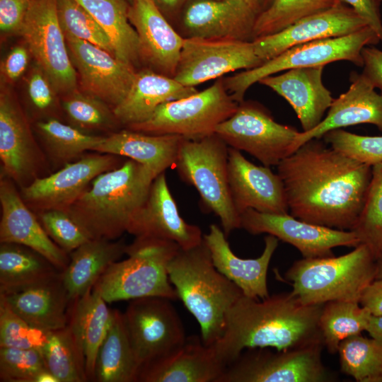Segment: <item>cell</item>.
Instances as JSON below:
<instances>
[{"label": "cell", "mask_w": 382, "mask_h": 382, "mask_svg": "<svg viewBox=\"0 0 382 382\" xmlns=\"http://www.w3.org/2000/svg\"><path fill=\"white\" fill-rule=\"evenodd\" d=\"M371 167L334 149L322 138H315L281 161L277 173L291 216L352 231L366 200Z\"/></svg>", "instance_id": "cell-1"}, {"label": "cell", "mask_w": 382, "mask_h": 382, "mask_svg": "<svg viewBox=\"0 0 382 382\" xmlns=\"http://www.w3.org/2000/svg\"><path fill=\"white\" fill-rule=\"evenodd\" d=\"M323 306L304 304L291 291L264 299L243 294L228 312L224 331L212 345L226 366L249 348L281 351L324 346L319 325Z\"/></svg>", "instance_id": "cell-2"}, {"label": "cell", "mask_w": 382, "mask_h": 382, "mask_svg": "<svg viewBox=\"0 0 382 382\" xmlns=\"http://www.w3.org/2000/svg\"><path fill=\"white\" fill-rule=\"evenodd\" d=\"M157 175L132 159L98 175L67 210L91 238L116 240L144 204Z\"/></svg>", "instance_id": "cell-3"}, {"label": "cell", "mask_w": 382, "mask_h": 382, "mask_svg": "<svg viewBox=\"0 0 382 382\" xmlns=\"http://www.w3.org/2000/svg\"><path fill=\"white\" fill-rule=\"evenodd\" d=\"M170 283L200 327L201 339L214 345L222 335L226 315L243 295L241 290L214 266L204 239L181 249L168 265Z\"/></svg>", "instance_id": "cell-4"}, {"label": "cell", "mask_w": 382, "mask_h": 382, "mask_svg": "<svg viewBox=\"0 0 382 382\" xmlns=\"http://www.w3.org/2000/svg\"><path fill=\"white\" fill-rule=\"evenodd\" d=\"M375 277L376 258L363 243L339 257H303L284 274L291 292L306 305L332 301L359 303L364 290Z\"/></svg>", "instance_id": "cell-5"}, {"label": "cell", "mask_w": 382, "mask_h": 382, "mask_svg": "<svg viewBox=\"0 0 382 382\" xmlns=\"http://www.w3.org/2000/svg\"><path fill=\"white\" fill-rule=\"evenodd\" d=\"M180 248L169 241L135 238L127 246L128 257L111 264L93 288L108 303L151 296L177 300L168 265Z\"/></svg>", "instance_id": "cell-6"}, {"label": "cell", "mask_w": 382, "mask_h": 382, "mask_svg": "<svg viewBox=\"0 0 382 382\" xmlns=\"http://www.w3.org/2000/svg\"><path fill=\"white\" fill-rule=\"evenodd\" d=\"M228 145L215 133L200 139H184L175 165L180 178L199 192L203 204L217 217L228 236L241 228L231 198Z\"/></svg>", "instance_id": "cell-7"}, {"label": "cell", "mask_w": 382, "mask_h": 382, "mask_svg": "<svg viewBox=\"0 0 382 382\" xmlns=\"http://www.w3.org/2000/svg\"><path fill=\"white\" fill-rule=\"evenodd\" d=\"M378 43L380 40L377 34L367 25L347 35L294 46L255 68L246 69L224 79V83L233 99L240 103L243 101L246 91L253 84L282 71L325 66L329 63L342 60L363 66V48Z\"/></svg>", "instance_id": "cell-8"}, {"label": "cell", "mask_w": 382, "mask_h": 382, "mask_svg": "<svg viewBox=\"0 0 382 382\" xmlns=\"http://www.w3.org/2000/svg\"><path fill=\"white\" fill-rule=\"evenodd\" d=\"M238 104L219 79L201 92L159 105L146 120L127 127L150 134L200 139L214 134L216 127L236 112Z\"/></svg>", "instance_id": "cell-9"}, {"label": "cell", "mask_w": 382, "mask_h": 382, "mask_svg": "<svg viewBox=\"0 0 382 382\" xmlns=\"http://www.w3.org/2000/svg\"><path fill=\"white\" fill-rule=\"evenodd\" d=\"M323 345L290 350L249 348L228 365L218 382H325Z\"/></svg>", "instance_id": "cell-10"}, {"label": "cell", "mask_w": 382, "mask_h": 382, "mask_svg": "<svg viewBox=\"0 0 382 382\" xmlns=\"http://www.w3.org/2000/svg\"><path fill=\"white\" fill-rule=\"evenodd\" d=\"M171 301L158 296L136 299L129 301L123 313L139 371L173 353L187 340Z\"/></svg>", "instance_id": "cell-11"}, {"label": "cell", "mask_w": 382, "mask_h": 382, "mask_svg": "<svg viewBox=\"0 0 382 382\" xmlns=\"http://www.w3.org/2000/svg\"><path fill=\"white\" fill-rule=\"evenodd\" d=\"M296 128L277 122L264 108L241 102L236 112L215 129L229 147L243 151L265 166H277L292 154Z\"/></svg>", "instance_id": "cell-12"}, {"label": "cell", "mask_w": 382, "mask_h": 382, "mask_svg": "<svg viewBox=\"0 0 382 382\" xmlns=\"http://www.w3.org/2000/svg\"><path fill=\"white\" fill-rule=\"evenodd\" d=\"M57 92L76 91V72L59 23L57 0H31L19 32Z\"/></svg>", "instance_id": "cell-13"}, {"label": "cell", "mask_w": 382, "mask_h": 382, "mask_svg": "<svg viewBox=\"0 0 382 382\" xmlns=\"http://www.w3.org/2000/svg\"><path fill=\"white\" fill-rule=\"evenodd\" d=\"M263 62L253 41L190 37L184 39L173 78L194 87L230 71L250 69Z\"/></svg>", "instance_id": "cell-14"}, {"label": "cell", "mask_w": 382, "mask_h": 382, "mask_svg": "<svg viewBox=\"0 0 382 382\" xmlns=\"http://www.w3.org/2000/svg\"><path fill=\"white\" fill-rule=\"evenodd\" d=\"M119 157L98 152L83 156L21 187V197L36 214L51 209L67 211L98 175L122 165Z\"/></svg>", "instance_id": "cell-15"}, {"label": "cell", "mask_w": 382, "mask_h": 382, "mask_svg": "<svg viewBox=\"0 0 382 382\" xmlns=\"http://www.w3.org/2000/svg\"><path fill=\"white\" fill-rule=\"evenodd\" d=\"M241 228L250 234L267 233L294 246L303 258L334 255L339 246L356 247L353 231L332 228L304 221L290 214H268L248 209L240 215Z\"/></svg>", "instance_id": "cell-16"}, {"label": "cell", "mask_w": 382, "mask_h": 382, "mask_svg": "<svg viewBox=\"0 0 382 382\" xmlns=\"http://www.w3.org/2000/svg\"><path fill=\"white\" fill-rule=\"evenodd\" d=\"M0 159L1 177L21 187L41 177L47 163L24 113L6 91L0 96Z\"/></svg>", "instance_id": "cell-17"}, {"label": "cell", "mask_w": 382, "mask_h": 382, "mask_svg": "<svg viewBox=\"0 0 382 382\" xmlns=\"http://www.w3.org/2000/svg\"><path fill=\"white\" fill-rule=\"evenodd\" d=\"M84 91L112 108L127 95L137 72L108 51L87 41L64 36Z\"/></svg>", "instance_id": "cell-18"}, {"label": "cell", "mask_w": 382, "mask_h": 382, "mask_svg": "<svg viewBox=\"0 0 382 382\" xmlns=\"http://www.w3.org/2000/svg\"><path fill=\"white\" fill-rule=\"evenodd\" d=\"M368 25L352 8L339 1L332 7L304 17L274 34L253 40L257 57L270 60L306 42L347 35Z\"/></svg>", "instance_id": "cell-19"}, {"label": "cell", "mask_w": 382, "mask_h": 382, "mask_svg": "<svg viewBox=\"0 0 382 382\" xmlns=\"http://www.w3.org/2000/svg\"><path fill=\"white\" fill-rule=\"evenodd\" d=\"M127 232L135 238L172 241L183 250L199 245L204 236L198 226L187 223L180 215L165 172L154 180L144 204L132 219Z\"/></svg>", "instance_id": "cell-20"}, {"label": "cell", "mask_w": 382, "mask_h": 382, "mask_svg": "<svg viewBox=\"0 0 382 382\" xmlns=\"http://www.w3.org/2000/svg\"><path fill=\"white\" fill-rule=\"evenodd\" d=\"M228 173L231 198L239 215L248 209L289 213L283 183L270 167L255 165L241 151L228 146Z\"/></svg>", "instance_id": "cell-21"}, {"label": "cell", "mask_w": 382, "mask_h": 382, "mask_svg": "<svg viewBox=\"0 0 382 382\" xmlns=\"http://www.w3.org/2000/svg\"><path fill=\"white\" fill-rule=\"evenodd\" d=\"M13 183L8 178L1 177L0 242L28 247L63 271L69 264V254L50 238Z\"/></svg>", "instance_id": "cell-22"}, {"label": "cell", "mask_w": 382, "mask_h": 382, "mask_svg": "<svg viewBox=\"0 0 382 382\" xmlns=\"http://www.w3.org/2000/svg\"><path fill=\"white\" fill-rule=\"evenodd\" d=\"M348 90L334 99L325 117L308 132H300L292 153L311 139H320L328 132L359 124H371L382 131V93L363 74L353 72Z\"/></svg>", "instance_id": "cell-23"}, {"label": "cell", "mask_w": 382, "mask_h": 382, "mask_svg": "<svg viewBox=\"0 0 382 382\" xmlns=\"http://www.w3.org/2000/svg\"><path fill=\"white\" fill-rule=\"evenodd\" d=\"M203 239L208 247L215 267L233 282L245 296L264 299L270 296L267 274L279 239L267 234L261 255L253 259L238 257L231 250L223 229L211 224Z\"/></svg>", "instance_id": "cell-24"}, {"label": "cell", "mask_w": 382, "mask_h": 382, "mask_svg": "<svg viewBox=\"0 0 382 382\" xmlns=\"http://www.w3.org/2000/svg\"><path fill=\"white\" fill-rule=\"evenodd\" d=\"M258 15L248 0H200L189 6L184 24L190 37L253 41Z\"/></svg>", "instance_id": "cell-25"}, {"label": "cell", "mask_w": 382, "mask_h": 382, "mask_svg": "<svg viewBox=\"0 0 382 382\" xmlns=\"http://www.w3.org/2000/svg\"><path fill=\"white\" fill-rule=\"evenodd\" d=\"M213 345L187 337L170 355L140 369L139 382H218L226 369Z\"/></svg>", "instance_id": "cell-26"}, {"label": "cell", "mask_w": 382, "mask_h": 382, "mask_svg": "<svg viewBox=\"0 0 382 382\" xmlns=\"http://www.w3.org/2000/svg\"><path fill=\"white\" fill-rule=\"evenodd\" d=\"M128 17L139 37L141 58L173 77L185 38L168 23L154 0H132Z\"/></svg>", "instance_id": "cell-27"}, {"label": "cell", "mask_w": 382, "mask_h": 382, "mask_svg": "<svg viewBox=\"0 0 382 382\" xmlns=\"http://www.w3.org/2000/svg\"><path fill=\"white\" fill-rule=\"evenodd\" d=\"M323 66L295 68L259 81L284 98L295 111L303 129L308 132L323 120L333 98L322 80Z\"/></svg>", "instance_id": "cell-28"}, {"label": "cell", "mask_w": 382, "mask_h": 382, "mask_svg": "<svg viewBox=\"0 0 382 382\" xmlns=\"http://www.w3.org/2000/svg\"><path fill=\"white\" fill-rule=\"evenodd\" d=\"M0 296L16 314L35 328L50 332L67 325L70 301L62 272L37 284Z\"/></svg>", "instance_id": "cell-29"}, {"label": "cell", "mask_w": 382, "mask_h": 382, "mask_svg": "<svg viewBox=\"0 0 382 382\" xmlns=\"http://www.w3.org/2000/svg\"><path fill=\"white\" fill-rule=\"evenodd\" d=\"M107 303L93 288L69 306L67 327L87 381H94L97 354L112 321V310Z\"/></svg>", "instance_id": "cell-30"}, {"label": "cell", "mask_w": 382, "mask_h": 382, "mask_svg": "<svg viewBox=\"0 0 382 382\" xmlns=\"http://www.w3.org/2000/svg\"><path fill=\"white\" fill-rule=\"evenodd\" d=\"M184 139L175 134H150L123 129L105 136L94 151L127 157L158 175L175 166Z\"/></svg>", "instance_id": "cell-31"}, {"label": "cell", "mask_w": 382, "mask_h": 382, "mask_svg": "<svg viewBox=\"0 0 382 382\" xmlns=\"http://www.w3.org/2000/svg\"><path fill=\"white\" fill-rule=\"evenodd\" d=\"M197 92L172 76L144 70L137 72L127 95L113 112L120 123L128 127L146 120L159 105Z\"/></svg>", "instance_id": "cell-32"}, {"label": "cell", "mask_w": 382, "mask_h": 382, "mask_svg": "<svg viewBox=\"0 0 382 382\" xmlns=\"http://www.w3.org/2000/svg\"><path fill=\"white\" fill-rule=\"evenodd\" d=\"M122 240L92 238L69 254L62 271L70 303L92 289L108 267L126 253Z\"/></svg>", "instance_id": "cell-33"}, {"label": "cell", "mask_w": 382, "mask_h": 382, "mask_svg": "<svg viewBox=\"0 0 382 382\" xmlns=\"http://www.w3.org/2000/svg\"><path fill=\"white\" fill-rule=\"evenodd\" d=\"M138 374L123 313L113 309L110 325L97 354L94 381L135 382Z\"/></svg>", "instance_id": "cell-34"}, {"label": "cell", "mask_w": 382, "mask_h": 382, "mask_svg": "<svg viewBox=\"0 0 382 382\" xmlns=\"http://www.w3.org/2000/svg\"><path fill=\"white\" fill-rule=\"evenodd\" d=\"M95 18L108 36L118 59L133 66L140 58L138 35L128 17L126 0H76Z\"/></svg>", "instance_id": "cell-35"}, {"label": "cell", "mask_w": 382, "mask_h": 382, "mask_svg": "<svg viewBox=\"0 0 382 382\" xmlns=\"http://www.w3.org/2000/svg\"><path fill=\"white\" fill-rule=\"evenodd\" d=\"M60 272L47 259L28 247L1 243L0 294L37 284Z\"/></svg>", "instance_id": "cell-36"}, {"label": "cell", "mask_w": 382, "mask_h": 382, "mask_svg": "<svg viewBox=\"0 0 382 382\" xmlns=\"http://www.w3.org/2000/svg\"><path fill=\"white\" fill-rule=\"evenodd\" d=\"M35 126L50 158L63 166L85 151H94L105 137L87 133L54 117L38 120Z\"/></svg>", "instance_id": "cell-37"}, {"label": "cell", "mask_w": 382, "mask_h": 382, "mask_svg": "<svg viewBox=\"0 0 382 382\" xmlns=\"http://www.w3.org/2000/svg\"><path fill=\"white\" fill-rule=\"evenodd\" d=\"M371 313L359 302L332 301L323 304L319 325L324 347L331 354L337 352L345 339L366 330Z\"/></svg>", "instance_id": "cell-38"}, {"label": "cell", "mask_w": 382, "mask_h": 382, "mask_svg": "<svg viewBox=\"0 0 382 382\" xmlns=\"http://www.w3.org/2000/svg\"><path fill=\"white\" fill-rule=\"evenodd\" d=\"M341 371L357 382H382V341L361 335L348 337L338 347Z\"/></svg>", "instance_id": "cell-39"}, {"label": "cell", "mask_w": 382, "mask_h": 382, "mask_svg": "<svg viewBox=\"0 0 382 382\" xmlns=\"http://www.w3.org/2000/svg\"><path fill=\"white\" fill-rule=\"evenodd\" d=\"M40 352L47 370L59 382L87 381L84 366L67 325L50 332Z\"/></svg>", "instance_id": "cell-40"}, {"label": "cell", "mask_w": 382, "mask_h": 382, "mask_svg": "<svg viewBox=\"0 0 382 382\" xmlns=\"http://www.w3.org/2000/svg\"><path fill=\"white\" fill-rule=\"evenodd\" d=\"M340 0H273L255 21L253 40L276 33L308 16L332 7Z\"/></svg>", "instance_id": "cell-41"}, {"label": "cell", "mask_w": 382, "mask_h": 382, "mask_svg": "<svg viewBox=\"0 0 382 382\" xmlns=\"http://www.w3.org/2000/svg\"><path fill=\"white\" fill-rule=\"evenodd\" d=\"M353 231L376 259L382 254V162L372 166L366 200Z\"/></svg>", "instance_id": "cell-42"}, {"label": "cell", "mask_w": 382, "mask_h": 382, "mask_svg": "<svg viewBox=\"0 0 382 382\" xmlns=\"http://www.w3.org/2000/svg\"><path fill=\"white\" fill-rule=\"evenodd\" d=\"M62 106L73 126L84 129H112L120 124L105 102L76 91L66 96Z\"/></svg>", "instance_id": "cell-43"}, {"label": "cell", "mask_w": 382, "mask_h": 382, "mask_svg": "<svg viewBox=\"0 0 382 382\" xmlns=\"http://www.w3.org/2000/svg\"><path fill=\"white\" fill-rule=\"evenodd\" d=\"M57 11L64 36L87 41L113 54L110 42L102 28L77 1L57 0Z\"/></svg>", "instance_id": "cell-44"}, {"label": "cell", "mask_w": 382, "mask_h": 382, "mask_svg": "<svg viewBox=\"0 0 382 382\" xmlns=\"http://www.w3.org/2000/svg\"><path fill=\"white\" fill-rule=\"evenodd\" d=\"M49 333L28 323L0 296V347L40 350Z\"/></svg>", "instance_id": "cell-45"}, {"label": "cell", "mask_w": 382, "mask_h": 382, "mask_svg": "<svg viewBox=\"0 0 382 382\" xmlns=\"http://www.w3.org/2000/svg\"><path fill=\"white\" fill-rule=\"evenodd\" d=\"M47 369L40 349L0 347V381L35 382Z\"/></svg>", "instance_id": "cell-46"}, {"label": "cell", "mask_w": 382, "mask_h": 382, "mask_svg": "<svg viewBox=\"0 0 382 382\" xmlns=\"http://www.w3.org/2000/svg\"><path fill=\"white\" fill-rule=\"evenodd\" d=\"M36 215L50 238L68 254L92 239L67 211L51 209Z\"/></svg>", "instance_id": "cell-47"}, {"label": "cell", "mask_w": 382, "mask_h": 382, "mask_svg": "<svg viewBox=\"0 0 382 382\" xmlns=\"http://www.w3.org/2000/svg\"><path fill=\"white\" fill-rule=\"evenodd\" d=\"M322 139L334 149L361 163L372 166L382 162V136H363L336 129Z\"/></svg>", "instance_id": "cell-48"}, {"label": "cell", "mask_w": 382, "mask_h": 382, "mask_svg": "<svg viewBox=\"0 0 382 382\" xmlns=\"http://www.w3.org/2000/svg\"><path fill=\"white\" fill-rule=\"evenodd\" d=\"M28 95L35 111L50 113L56 107V90L44 71L37 66L30 74L28 81Z\"/></svg>", "instance_id": "cell-49"}, {"label": "cell", "mask_w": 382, "mask_h": 382, "mask_svg": "<svg viewBox=\"0 0 382 382\" xmlns=\"http://www.w3.org/2000/svg\"><path fill=\"white\" fill-rule=\"evenodd\" d=\"M31 0H0V29L2 33H19Z\"/></svg>", "instance_id": "cell-50"}, {"label": "cell", "mask_w": 382, "mask_h": 382, "mask_svg": "<svg viewBox=\"0 0 382 382\" xmlns=\"http://www.w3.org/2000/svg\"><path fill=\"white\" fill-rule=\"evenodd\" d=\"M352 8L377 34L382 44L381 0H340Z\"/></svg>", "instance_id": "cell-51"}, {"label": "cell", "mask_w": 382, "mask_h": 382, "mask_svg": "<svg viewBox=\"0 0 382 382\" xmlns=\"http://www.w3.org/2000/svg\"><path fill=\"white\" fill-rule=\"evenodd\" d=\"M28 60V51L25 47H14L4 60L1 72L7 80L14 81L24 73Z\"/></svg>", "instance_id": "cell-52"}, {"label": "cell", "mask_w": 382, "mask_h": 382, "mask_svg": "<svg viewBox=\"0 0 382 382\" xmlns=\"http://www.w3.org/2000/svg\"><path fill=\"white\" fill-rule=\"evenodd\" d=\"M361 54L364 61L362 73L382 93V50L366 46L363 48Z\"/></svg>", "instance_id": "cell-53"}, {"label": "cell", "mask_w": 382, "mask_h": 382, "mask_svg": "<svg viewBox=\"0 0 382 382\" xmlns=\"http://www.w3.org/2000/svg\"><path fill=\"white\" fill-rule=\"evenodd\" d=\"M359 303L375 316H382V279H375L364 290Z\"/></svg>", "instance_id": "cell-54"}, {"label": "cell", "mask_w": 382, "mask_h": 382, "mask_svg": "<svg viewBox=\"0 0 382 382\" xmlns=\"http://www.w3.org/2000/svg\"><path fill=\"white\" fill-rule=\"evenodd\" d=\"M366 331L371 337L382 341V316L371 315Z\"/></svg>", "instance_id": "cell-55"}, {"label": "cell", "mask_w": 382, "mask_h": 382, "mask_svg": "<svg viewBox=\"0 0 382 382\" xmlns=\"http://www.w3.org/2000/svg\"><path fill=\"white\" fill-rule=\"evenodd\" d=\"M35 382H59V381L49 370L45 369L36 376Z\"/></svg>", "instance_id": "cell-56"}, {"label": "cell", "mask_w": 382, "mask_h": 382, "mask_svg": "<svg viewBox=\"0 0 382 382\" xmlns=\"http://www.w3.org/2000/svg\"><path fill=\"white\" fill-rule=\"evenodd\" d=\"M259 14L265 11L271 4L273 0H248Z\"/></svg>", "instance_id": "cell-57"}, {"label": "cell", "mask_w": 382, "mask_h": 382, "mask_svg": "<svg viewBox=\"0 0 382 382\" xmlns=\"http://www.w3.org/2000/svg\"><path fill=\"white\" fill-rule=\"evenodd\" d=\"M375 279H382V254L376 259Z\"/></svg>", "instance_id": "cell-58"}, {"label": "cell", "mask_w": 382, "mask_h": 382, "mask_svg": "<svg viewBox=\"0 0 382 382\" xmlns=\"http://www.w3.org/2000/svg\"><path fill=\"white\" fill-rule=\"evenodd\" d=\"M163 4H164L166 6H175L179 0H158Z\"/></svg>", "instance_id": "cell-59"}, {"label": "cell", "mask_w": 382, "mask_h": 382, "mask_svg": "<svg viewBox=\"0 0 382 382\" xmlns=\"http://www.w3.org/2000/svg\"><path fill=\"white\" fill-rule=\"evenodd\" d=\"M381 1H382V0H381Z\"/></svg>", "instance_id": "cell-60"}]
</instances>
